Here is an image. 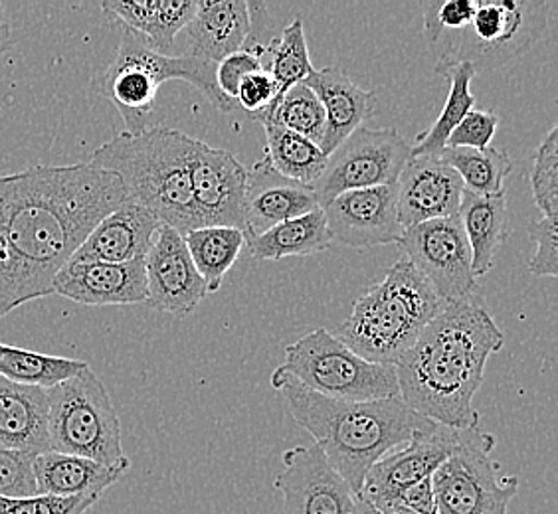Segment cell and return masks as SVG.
<instances>
[{
  "mask_svg": "<svg viewBox=\"0 0 558 514\" xmlns=\"http://www.w3.org/2000/svg\"><path fill=\"white\" fill-rule=\"evenodd\" d=\"M54 293L92 307L147 303L145 259L130 264L68 261L56 276Z\"/></svg>",
  "mask_w": 558,
  "mask_h": 514,
  "instance_id": "19",
  "label": "cell"
},
{
  "mask_svg": "<svg viewBox=\"0 0 558 514\" xmlns=\"http://www.w3.org/2000/svg\"><path fill=\"white\" fill-rule=\"evenodd\" d=\"M333 246L323 210L293 218L269 228L256 237H247V256L258 261H278L283 257H305L322 254Z\"/></svg>",
  "mask_w": 558,
  "mask_h": 514,
  "instance_id": "28",
  "label": "cell"
},
{
  "mask_svg": "<svg viewBox=\"0 0 558 514\" xmlns=\"http://www.w3.org/2000/svg\"><path fill=\"white\" fill-rule=\"evenodd\" d=\"M504 344V331L480 293L448 303L395 365L400 397L438 426L477 429L482 416L473 397L489 356Z\"/></svg>",
  "mask_w": 558,
  "mask_h": 514,
  "instance_id": "2",
  "label": "cell"
},
{
  "mask_svg": "<svg viewBox=\"0 0 558 514\" xmlns=\"http://www.w3.org/2000/svg\"><path fill=\"white\" fill-rule=\"evenodd\" d=\"M305 86L319 97L325 109V137L323 155H331L353 131L363 127V123L376 115L375 89L356 86L341 68H323L315 70L305 82Z\"/></svg>",
  "mask_w": 558,
  "mask_h": 514,
  "instance_id": "22",
  "label": "cell"
},
{
  "mask_svg": "<svg viewBox=\"0 0 558 514\" xmlns=\"http://www.w3.org/2000/svg\"><path fill=\"white\" fill-rule=\"evenodd\" d=\"M531 191L543 218L557 220L558 215V127L548 128L538 145L531 169Z\"/></svg>",
  "mask_w": 558,
  "mask_h": 514,
  "instance_id": "36",
  "label": "cell"
},
{
  "mask_svg": "<svg viewBox=\"0 0 558 514\" xmlns=\"http://www.w3.org/2000/svg\"><path fill=\"white\" fill-rule=\"evenodd\" d=\"M497 440L482 429H462L460 443L432 475L438 514H509L519 477L501 475L492 457Z\"/></svg>",
  "mask_w": 558,
  "mask_h": 514,
  "instance_id": "10",
  "label": "cell"
},
{
  "mask_svg": "<svg viewBox=\"0 0 558 514\" xmlns=\"http://www.w3.org/2000/svg\"><path fill=\"white\" fill-rule=\"evenodd\" d=\"M475 12L473 0H444L424 4V36L429 48L440 40L441 36L460 33Z\"/></svg>",
  "mask_w": 558,
  "mask_h": 514,
  "instance_id": "38",
  "label": "cell"
},
{
  "mask_svg": "<svg viewBox=\"0 0 558 514\" xmlns=\"http://www.w3.org/2000/svg\"><path fill=\"white\" fill-rule=\"evenodd\" d=\"M247 169L232 152L196 143L191 159L193 204L201 228L225 225L244 232Z\"/></svg>",
  "mask_w": 558,
  "mask_h": 514,
  "instance_id": "14",
  "label": "cell"
},
{
  "mask_svg": "<svg viewBox=\"0 0 558 514\" xmlns=\"http://www.w3.org/2000/svg\"><path fill=\"white\" fill-rule=\"evenodd\" d=\"M351 514H414L404 506L398 504H378L365 499L363 494L354 497L353 511Z\"/></svg>",
  "mask_w": 558,
  "mask_h": 514,
  "instance_id": "45",
  "label": "cell"
},
{
  "mask_svg": "<svg viewBox=\"0 0 558 514\" xmlns=\"http://www.w3.org/2000/svg\"><path fill=\"white\" fill-rule=\"evenodd\" d=\"M462 429L434 426L420 431L400 450L388 453L366 475L361 494L378 504H392L400 493L432 479L444 461L450 457L460 443Z\"/></svg>",
  "mask_w": 558,
  "mask_h": 514,
  "instance_id": "17",
  "label": "cell"
},
{
  "mask_svg": "<svg viewBox=\"0 0 558 514\" xmlns=\"http://www.w3.org/2000/svg\"><path fill=\"white\" fill-rule=\"evenodd\" d=\"M398 246L441 303L448 305L477 293L472 249L460 216L407 228Z\"/></svg>",
  "mask_w": 558,
  "mask_h": 514,
  "instance_id": "12",
  "label": "cell"
},
{
  "mask_svg": "<svg viewBox=\"0 0 558 514\" xmlns=\"http://www.w3.org/2000/svg\"><path fill=\"white\" fill-rule=\"evenodd\" d=\"M322 210L333 244L365 249L398 244L404 234L398 222L397 184L339 194Z\"/></svg>",
  "mask_w": 558,
  "mask_h": 514,
  "instance_id": "16",
  "label": "cell"
},
{
  "mask_svg": "<svg viewBox=\"0 0 558 514\" xmlns=\"http://www.w3.org/2000/svg\"><path fill=\"white\" fill-rule=\"evenodd\" d=\"M0 445L40 455L48 448V394L0 376Z\"/></svg>",
  "mask_w": 558,
  "mask_h": 514,
  "instance_id": "23",
  "label": "cell"
},
{
  "mask_svg": "<svg viewBox=\"0 0 558 514\" xmlns=\"http://www.w3.org/2000/svg\"><path fill=\"white\" fill-rule=\"evenodd\" d=\"M463 191L458 172L440 157H410L397 181L398 222L407 230L458 216Z\"/></svg>",
  "mask_w": 558,
  "mask_h": 514,
  "instance_id": "18",
  "label": "cell"
},
{
  "mask_svg": "<svg viewBox=\"0 0 558 514\" xmlns=\"http://www.w3.org/2000/svg\"><path fill=\"white\" fill-rule=\"evenodd\" d=\"M444 307L428 281L407 257H400L383 281L354 301L337 339L365 360L395 366Z\"/></svg>",
  "mask_w": 558,
  "mask_h": 514,
  "instance_id": "5",
  "label": "cell"
},
{
  "mask_svg": "<svg viewBox=\"0 0 558 514\" xmlns=\"http://www.w3.org/2000/svg\"><path fill=\"white\" fill-rule=\"evenodd\" d=\"M189 52L206 62L220 64L228 56L242 50L250 33V12L246 0L196 2V14L189 22Z\"/></svg>",
  "mask_w": 558,
  "mask_h": 514,
  "instance_id": "24",
  "label": "cell"
},
{
  "mask_svg": "<svg viewBox=\"0 0 558 514\" xmlns=\"http://www.w3.org/2000/svg\"><path fill=\"white\" fill-rule=\"evenodd\" d=\"M121 30L118 56L96 86L118 108L125 133L137 135L150 127L159 87L169 79L196 87L222 113L236 111V101L216 86V64L191 54H161L141 34Z\"/></svg>",
  "mask_w": 558,
  "mask_h": 514,
  "instance_id": "6",
  "label": "cell"
},
{
  "mask_svg": "<svg viewBox=\"0 0 558 514\" xmlns=\"http://www.w3.org/2000/svg\"><path fill=\"white\" fill-rule=\"evenodd\" d=\"M97 497H48L36 494L31 499H2L0 514H86Z\"/></svg>",
  "mask_w": 558,
  "mask_h": 514,
  "instance_id": "39",
  "label": "cell"
},
{
  "mask_svg": "<svg viewBox=\"0 0 558 514\" xmlns=\"http://www.w3.org/2000/svg\"><path fill=\"white\" fill-rule=\"evenodd\" d=\"M2 33H4V30H0V48H2Z\"/></svg>",
  "mask_w": 558,
  "mask_h": 514,
  "instance_id": "46",
  "label": "cell"
},
{
  "mask_svg": "<svg viewBox=\"0 0 558 514\" xmlns=\"http://www.w3.org/2000/svg\"><path fill=\"white\" fill-rule=\"evenodd\" d=\"M278 86L266 70L247 74L238 86L236 106L247 118L258 121L278 101Z\"/></svg>",
  "mask_w": 558,
  "mask_h": 514,
  "instance_id": "41",
  "label": "cell"
},
{
  "mask_svg": "<svg viewBox=\"0 0 558 514\" xmlns=\"http://www.w3.org/2000/svg\"><path fill=\"white\" fill-rule=\"evenodd\" d=\"M33 453L9 450L0 445V497L31 499L38 494L34 477Z\"/></svg>",
  "mask_w": 558,
  "mask_h": 514,
  "instance_id": "37",
  "label": "cell"
},
{
  "mask_svg": "<svg viewBox=\"0 0 558 514\" xmlns=\"http://www.w3.org/2000/svg\"><path fill=\"white\" fill-rule=\"evenodd\" d=\"M392 504L404 506L414 514H438L436 513V501H434V491H432V479L414 485L407 489L404 493L397 497V501Z\"/></svg>",
  "mask_w": 558,
  "mask_h": 514,
  "instance_id": "44",
  "label": "cell"
},
{
  "mask_svg": "<svg viewBox=\"0 0 558 514\" xmlns=\"http://www.w3.org/2000/svg\"><path fill=\"white\" fill-rule=\"evenodd\" d=\"M438 74L450 79V94L438 119L414 140L412 157H438L446 149L451 131L475 108L472 82L480 74L475 65L468 62L448 65L438 70Z\"/></svg>",
  "mask_w": 558,
  "mask_h": 514,
  "instance_id": "29",
  "label": "cell"
},
{
  "mask_svg": "<svg viewBox=\"0 0 558 514\" xmlns=\"http://www.w3.org/2000/svg\"><path fill=\"white\" fill-rule=\"evenodd\" d=\"M264 70L274 77L279 97L291 87L303 84L315 72L301 19L290 22L271 44Z\"/></svg>",
  "mask_w": 558,
  "mask_h": 514,
  "instance_id": "35",
  "label": "cell"
},
{
  "mask_svg": "<svg viewBox=\"0 0 558 514\" xmlns=\"http://www.w3.org/2000/svg\"><path fill=\"white\" fill-rule=\"evenodd\" d=\"M412 157V145L397 128L359 127L327 157V167L312 188L319 208L335 196L397 184Z\"/></svg>",
  "mask_w": 558,
  "mask_h": 514,
  "instance_id": "11",
  "label": "cell"
},
{
  "mask_svg": "<svg viewBox=\"0 0 558 514\" xmlns=\"http://www.w3.org/2000/svg\"><path fill=\"white\" fill-rule=\"evenodd\" d=\"M198 139L150 125L137 135L119 133L92 152L89 162L118 176L128 200L147 208L179 234L201 228L191 188V159Z\"/></svg>",
  "mask_w": 558,
  "mask_h": 514,
  "instance_id": "4",
  "label": "cell"
},
{
  "mask_svg": "<svg viewBox=\"0 0 558 514\" xmlns=\"http://www.w3.org/2000/svg\"><path fill=\"white\" fill-rule=\"evenodd\" d=\"M281 368L303 388L331 400L373 402L400 397L395 366L365 360L323 327L290 344Z\"/></svg>",
  "mask_w": 558,
  "mask_h": 514,
  "instance_id": "9",
  "label": "cell"
},
{
  "mask_svg": "<svg viewBox=\"0 0 558 514\" xmlns=\"http://www.w3.org/2000/svg\"><path fill=\"white\" fill-rule=\"evenodd\" d=\"M548 16L550 4L538 0L475 2L470 24L429 48L436 54V72L462 62L475 65L477 72L509 64L545 36Z\"/></svg>",
  "mask_w": 558,
  "mask_h": 514,
  "instance_id": "8",
  "label": "cell"
},
{
  "mask_svg": "<svg viewBox=\"0 0 558 514\" xmlns=\"http://www.w3.org/2000/svg\"><path fill=\"white\" fill-rule=\"evenodd\" d=\"M125 200L118 176L89 161L0 176V319L54 295L58 271Z\"/></svg>",
  "mask_w": 558,
  "mask_h": 514,
  "instance_id": "1",
  "label": "cell"
},
{
  "mask_svg": "<svg viewBox=\"0 0 558 514\" xmlns=\"http://www.w3.org/2000/svg\"><path fill=\"white\" fill-rule=\"evenodd\" d=\"M529 236L537 242V252L529 261V269L537 278H557V220L538 218L529 224Z\"/></svg>",
  "mask_w": 558,
  "mask_h": 514,
  "instance_id": "42",
  "label": "cell"
},
{
  "mask_svg": "<svg viewBox=\"0 0 558 514\" xmlns=\"http://www.w3.org/2000/svg\"><path fill=\"white\" fill-rule=\"evenodd\" d=\"M87 366L89 365L84 360L34 353L0 343V376L16 384L52 388L72 376L80 375Z\"/></svg>",
  "mask_w": 558,
  "mask_h": 514,
  "instance_id": "33",
  "label": "cell"
},
{
  "mask_svg": "<svg viewBox=\"0 0 558 514\" xmlns=\"http://www.w3.org/2000/svg\"><path fill=\"white\" fill-rule=\"evenodd\" d=\"M505 212V193L480 196L463 191L458 216L472 249V271L475 279L484 278L494 268L495 254L507 237Z\"/></svg>",
  "mask_w": 558,
  "mask_h": 514,
  "instance_id": "27",
  "label": "cell"
},
{
  "mask_svg": "<svg viewBox=\"0 0 558 514\" xmlns=\"http://www.w3.org/2000/svg\"><path fill=\"white\" fill-rule=\"evenodd\" d=\"M271 388L286 397L293 419L312 436L354 497L361 494L366 475L378 461L436 426L407 406L402 397L343 402L319 396L281 366L271 372Z\"/></svg>",
  "mask_w": 558,
  "mask_h": 514,
  "instance_id": "3",
  "label": "cell"
},
{
  "mask_svg": "<svg viewBox=\"0 0 558 514\" xmlns=\"http://www.w3.org/2000/svg\"><path fill=\"white\" fill-rule=\"evenodd\" d=\"M264 70L258 58L240 50L236 54L228 56L220 64H216V86L226 97L236 101L238 86L247 74Z\"/></svg>",
  "mask_w": 558,
  "mask_h": 514,
  "instance_id": "43",
  "label": "cell"
},
{
  "mask_svg": "<svg viewBox=\"0 0 558 514\" xmlns=\"http://www.w3.org/2000/svg\"><path fill=\"white\" fill-rule=\"evenodd\" d=\"M130 469L106 467L96 461L46 451L34 457L38 494L48 497H101Z\"/></svg>",
  "mask_w": 558,
  "mask_h": 514,
  "instance_id": "26",
  "label": "cell"
},
{
  "mask_svg": "<svg viewBox=\"0 0 558 514\" xmlns=\"http://www.w3.org/2000/svg\"><path fill=\"white\" fill-rule=\"evenodd\" d=\"M101 11L121 28L141 34L161 54L169 56L177 34L196 14L194 0H106Z\"/></svg>",
  "mask_w": 558,
  "mask_h": 514,
  "instance_id": "25",
  "label": "cell"
},
{
  "mask_svg": "<svg viewBox=\"0 0 558 514\" xmlns=\"http://www.w3.org/2000/svg\"><path fill=\"white\" fill-rule=\"evenodd\" d=\"M48 448L54 453L130 469L121 445V424L108 388L87 366L80 375L46 388Z\"/></svg>",
  "mask_w": 558,
  "mask_h": 514,
  "instance_id": "7",
  "label": "cell"
},
{
  "mask_svg": "<svg viewBox=\"0 0 558 514\" xmlns=\"http://www.w3.org/2000/svg\"><path fill=\"white\" fill-rule=\"evenodd\" d=\"M319 210L312 186L293 183L271 169L264 157L247 171L244 236L256 237L269 228Z\"/></svg>",
  "mask_w": 558,
  "mask_h": 514,
  "instance_id": "20",
  "label": "cell"
},
{
  "mask_svg": "<svg viewBox=\"0 0 558 514\" xmlns=\"http://www.w3.org/2000/svg\"><path fill=\"white\" fill-rule=\"evenodd\" d=\"M147 305L184 319L206 299L205 279L196 271L183 234L162 225L145 257Z\"/></svg>",
  "mask_w": 558,
  "mask_h": 514,
  "instance_id": "15",
  "label": "cell"
},
{
  "mask_svg": "<svg viewBox=\"0 0 558 514\" xmlns=\"http://www.w3.org/2000/svg\"><path fill=\"white\" fill-rule=\"evenodd\" d=\"M184 242L194 268L205 279L206 290L216 293L246 246V236L238 228L205 225L184 234Z\"/></svg>",
  "mask_w": 558,
  "mask_h": 514,
  "instance_id": "30",
  "label": "cell"
},
{
  "mask_svg": "<svg viewBox=\"0 0 558 514\" xmlns=\"http://www.w3.org/2000/svg\"><path fill=\"white\" fill-rule=\"evenodd\" d=\"M281 460L274 487L283 497L286 514H351L353 491L315 443L291 448Z\"/></svg>",
  "mask_w": 558,
  "mask_h": 514,
  "instance_id": "13",
  "label": "cell"
},
{
  "mask_svg": "<svg viewBox=\"0 0 558 514\" xmlns=\"http://www.w3.org/2000/svg\"><path fill=\"white\" fill-rule=\"evenodd\" d=\"M438 157L458 172L465 191L480 196L505 193V179L513 171L509 155L495 147L484 150L446 147Z\"/></svg>",
  "mask_w": 558,
  "mask_h": 514,
  "instance_id": "32",
  "label": "cell"
},
{
  "mask_svg": "<svg viewBox=\"0 0 558 514\" xmlns=\"http://www.w3.org/2000/svg\"><path fill=\"white\" fill-rule=\"evenodd\" d=\"M499 118L492 109L473 108L460 125L451 131L446 147H463V149H489L495 133H497Z\"/></svg>",
  "mask_w": 558,
  "mask_h": 514,
  "instance_id": "40",
  "label": "cell"
},
{
  "mask_svg": "<svg viewBox=\"0 0 558 514\" xmlns=\"http://www.w3.org/2000/svg\"><path fill=\"white\" fill-rule=\"evenodd\" d=\"M161 222L140 204L125 200L89 232L72 264H130L145 259Z\"/></svg>",
  "mask_w": 558,
  "mask_h": 514,
  "instance_id": "21",
  "label": "cell"
},
{
  "mask_svg": "<svg viewBox=\"0 0 558 514\" xmlns=\"http://www.w3.org/2000/svg\"><path fill=\"white\" fill-rule=\"evenodd\" d=\"M258 123H274L322 147L327 121L319 97L305 84H298L279 97L274 108L258 119Z\"/></svg>",
  "mask_w": 558,
  "mask_h": 514,
  "instance_id": "34",
  "label": "cell"
},
{
  "mask_svg": "<svg viewBox=\"0 0 558 514\" xmlns=\"http://www.w3.org/2000/svg\"><path fill=\"white\" fill-rule=\"evenodd\" d=\"M264 131L266 159L274 171L305 186H313L319 181L327 167V155H323L315 143L274 123H264Z\"/></svg>",
  "mask_w": 558,
  "mask_h": 514,
  "instance_id": "31",
  "label": "cell"
}]
</instances>
